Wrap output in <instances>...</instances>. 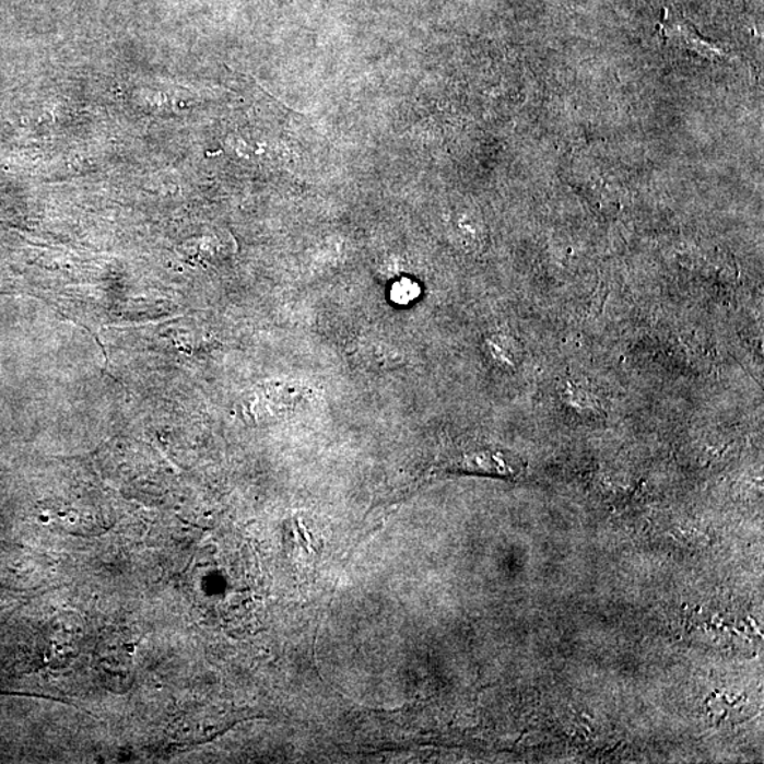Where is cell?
I'll list each match as a JSON object with an SVG mask.
<instances>
[{"label": "cell", "mask_w": 764, "mask_h": 764, "mask_svg": "<svg viewBox=\"0 0 764 764\" xmlns=\"http://www.w3.org/2000/svg\"><path fill=\"white\" fill-rule=\"evenodd\" d=\"M665 32L667 37L674 42L677 46L694 51L696 55L705 57V59L718 60L727 57L710 43L704 42L703 38L696 36L691 27L682 25L681 22L667 21Z\"/></svg>", "instance_id": "cell-1"}]
</instances>
